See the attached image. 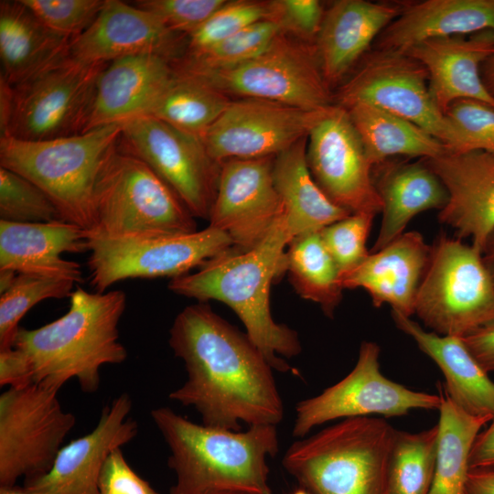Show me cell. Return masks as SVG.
I'll return each mask as SVG.
<instances>
[{
  "mask_svg": "<svg viewBox=\"0 0 494 494\" xmlns=\"http://www.w3.org/2000/svg\"><path fill=\"white\" fill-rule=\"evenodd\" d=\"M168 343L187 371L186 381L168 396L194 408L202 424L241 431L242 424L277 425L284 419L274 369L246 333L207 303L177 315Z\"/></svg>",
  "mask_w": 494,
  "mask_h": 494,
  "instance_id": "obj_1",
  "label": "cell"
},
{
  "mask_svg": "<svg viewBox=\"0 0 494 494\" xmlns=\"http://www.w3.org/2000/svg\"><path fill=\"white\" fill-rule=\"evenodd\" d=\"M291 241L284 214L252 248L232 247L195 273L170 279L167 285L171 292L198 302L216 300L227 305L271 367L280 373L296 371L284 358L295 357L302 350L297 332L276 323L270 309L271 285L286 271L285 248Z\"/></svg>",
  "mask_w": 494,
  "mask_h": 494,
  "instance_id": "obj_2",
  "label": "cell"
},
{
  "mask_svg": "<svg viewBox=\"0 0 494 494\" xmlns=\"http://www.w3.org/2000/svg\"><path fill=\"white\" fill-rule=\"evenodd\" d=\"M126 303L122 290L99 293L77 287L62 317L34 329L20 328L13 347L24 353L32 383L59 390L76 379L83 392H95L102 367L127 359L118 329Z\"/></svg>",
  "mask_w": 494,
  "mask_h": 494,
  "instance_id": "obj_3",
  "label": "cell"
},
{
  "mask_svg": "<svg viewBox=\"0 0 494 494\" xmlns=\"http://www.w3.org/2000/svg\"><path fill=\"white\" fill-rule=\"evenodd\" d=\"M169 448L176 482L169 494H206L222 489L272 494L267 458L279 451L276 425L231 431L198 424L169 407L151 411Z\"/></svg>",
  "mask_w": 494,
  "mask_h": 494,
  "instance_id": "obj_4",
  "label": "cell"
},
{
  "mask_svg": "<svg viewBox=\"0 0 494 494\" xmlns=\"http://www.w3.org/2000/svg\"><path fill=\"white\" fill-rule=\"evenodd\" d=\"M396 429L384 419H342L285 451L282 466L311 494H387Z\"/></svg>",
  "mask_w": 494,
  "mask_h": 494,
  "instance_id": "obj_5",
  "label": "cell"
},
{
  "mask_svg": "<svg viewBox=\"0 0 494 494\" xmlns=\"http://www.w3.org/2000/svg\"><path fill=\"white\" fill-rule=\"evenodd\" d=\"M123 124L41 141L0 137V166L25 177L56 206L61 220L92 227L93 191L101 167L117 145Z\"/></svg>",
  "mask_w": 494,
  "mask_h": 494,
  "instance_id": "obj_6",
  "label": "cell"
},
{
  "mask_svg": "<svg viewBox=\"0 0 494 494\" xmlns=\"http://www.w3.org/2000/svg\"><path fill=\"white\" fill-rule=\"evenodd\" d=\"M195 219L162 178L117 143L98 175L92 227L85 234L124 237L188 233L198 231Z\"/></svg>",
  "mask_w": 494,
  "mask_h": 494,
  "instance_id": "obj_7",
  "label": "cell"
},
{
  "mask_svg": "<svg viewBox=\"0 0 494 494\" xmlns=\"http://www.w3.org/2000/svg\"><path fill=\"white\" fill-rule=\"evenodd\" d=\"M414 313L442 336L463 338L494 325V283L481 252L440 234L431 246Z\"/></svg>",
  "mask_w": 494,
  "mask_h": 494,
  "instance_id": "obj_8",
  "label": "cell"
},
{
  "mask_svg": "<svg viewBox=\"0 0 494 494\" xmlns=\"http://www.w3.org/2000/svg\"><path fill=\"white\" fill-rule=\"evenodd\" d=\"M85 236L90 284L99 293L126 279L179 277L233 247L228 234L210 226L188 233Z\"/></svg>",
  "mask_w": 494,
  "mask_h": 494,
  "instance_id": "obj_9",
  "label": "cell"
},
{
  "mask_svg": "<svg viewBox=\"0 0 494 494\" xmlns=\"http://www.w3.org/2000/svg\"><path fill=\"white\" fill-rule=\"evenodd\" d=\"M182 74L199 79L230 98L259 99L306 111L324 110L334 103V94L323 78L315 44L285 33H280L261 54L242 64Z\"/></svg>",
  "mask_w": 494,
  "mask_h": 494,
  "instance_id": "obj_10",
  "label": "cell"
},
{
  "mask_svg": "<svg viewBox=\"0 0 494 494\" xmlns=\"http://www.w3.org/2000/svg\"><path fill=\"white\" fill-rule=\"evenodd\" d=\"M46 383L7 388L0 395V487L48 473L76 418Z\"/></svg>",
  "mask_w": 494,
  "mask_h": 494,
  "instance_id": "obj_11",
  "label": "cell"
},
{
  "mask_svg": "<svg viewBox=\"0 0 494 494\" xmlns=\"http://www.w3.org/2000/svg\"><path fill=\"white\" fill-rule=\"evenodd\" d=\"M334 103L346 109L356 103L379 107L416 124L450 152L459 151L456 129L432 100L426 69L406 53L382 49L369 53L339 86Z\"/></svg>",
  "mask_w": 494,
  "mask_h": 494,
  "instance_id": "obj_12",
  "label": "cell"
},
{
  "mask_svg": "<svg viewBox=\"0 0 494 494\" xmlns=\"http://www.w3.org/2000/svg\"><path fill=\"white\" fill-rule=\"evenodd\" d=\"M107 64H87L70 56L12 86V112L3 136L41 141L84 133L98 79Z\"/></svg>",
  "mask_w": 494,
  "mask_h": 494,
  "instance_id": "obj_13",
  "label": "cell"
},
{
  "mask_svg": "<svg viewBox=\"0 0 494 494\" xmlns=\"http://www.w3.org/2000/svg\"><path fill=\"white\" fill-rule=\"evenodd\" d=\"M381 349L363 341L353 370L320 394L295 404L292 435L305 437L312 429L337 419L382 415L398 417L412 410H439L443 395L411 390L381 371Z\"/></svg>",
  "mask_w": 494,
  "mask_h": 494,
  "instance_id": "obj_14",
  "label": "cell"
},
{
  "mask_svg": "<svg viewBox=\"0 0 494 494\" xmlns=\"http://www.w3.org/2000/svg\"><path fill=\"white\" fill-rule=\"evenodd\" d=\"M118 145L145 162L195 218L209 220L220 164L209 156L199 136L141 115L123 124Z\"/></svg>",
  "mask_w": 494,
  "mask_h": 494,
  "instance_id": "obj_15",
  "label": "cell"
},
{
  "mask_svg": "<svg viewBox=\"0 0 494 494\" xmlns=\"http://www.w3.org/2000/svg\"><path fill=\"white\" fill-rule=\"evenodd\" d=\"M306 160L313 178L336 205L376 216L382 201L372 179V165L347 109L326 108L307 134Z\"/></svg>",
  "mask_w": 494,
  "mask_h": 494,
  "instance_id": "obj_16",
  "label": "cell"
},
{
  "mask_svg": "<svg viewBox=\"0 0 494 494\" xmlns=\"http://www.w3.org/2000/svg\"><path fill=\"white\" fill-rule=\"evenodd\" d=\"M324 110L232 99L200 139L209 156L220 164L231 158L276 156L306 137Z\"/></svg>",
  "mask_w": 494,
  "mask_h": 494,
  "instance_id": "obj_17",
  "label": "cell"
},
{
  "mask_svg": "<svg viewBox=\"0 0 494 494\" xmlns=\"http://www.w3.org/2000/svg\"><path fill=\"white\" fill-rule=\"evenodd\" d=\"M274 157L231 158L220 163L208 221L228 234L236 249L258 244L285 214L274 183Z\"/></svg>",
  "mask_w": 494,
  "mask_h": 494,
  "instance_id": "obj_18",
  "label": "cell"
},
{
  "mask_svg": "<svg viewBox=\"0 0 494 494\" xmlns=\"http://www.w3.org/2000/svg\"><path fill=\"white\" fill-rule=\"evenodd\" d=\"M187 38L134 4L105 0L91 27L71 40L70 56L87 64H107L137 55L174 61L185 53Z\"/></svg>",
  "mask_w": 494,
  "mask_h": 494,
  "instance_id": "obj_19",
  "label": "cell"
},
{
  "mask_svg": "<svg viewBox=\"0 0 494 494\" xmlns=\"http://www.w3.org/2000/svg\"><path fill=\"white\" fill-rule=\"evenodd\" d=\"M132 400L121 393L104 406L96 426L59 450L45 475L25 487L47 494H99V478L109 456L135 438L137 423L129 417Z\"/></svg>",
  "mask_w": 494,
  "mask_h": 494,
  "instance_id": "obj_20",
  "label": "cell"
},
{
  "mask_svg": "<svg viewBox=\"0 0 494 494\" xmlns=\"http://www.w3.org/2000/svg\"><path fill=\"white\" fill-rule=\"evenodd\" d=\"M423 160L449 195L439 220L454 228L458 239L471 238L472 245L481 252L494 229V152L447 151Z\"/></svg>",
  "mask_w": 494,
  "mask_h": 494,
  "instance_id": "obj_21",
  "label": "cell"
},
{
  "mask_svg": "<svg viewBox=\"0 0 494 494\" xmlns=\"http://www.w3.org/2000/svg\"><path fill=\"white\" fill-rule=\"evenodd\" d=\"M494 50V31L485 30L467 36H452L424 40L406 54L424 66L428 88L438 110L460 99H473L494 107V100L485 89L480 67Z\"/></svg>",
  "mask_w": 494,
  "mask_h": 494,
  "instance_id": "obj_22",
  "label": "cell"
},
{
  "mask_svg": "<svg viewBox=\"0 0 494 494\" xmlns=\"http://www.w3.org/2000/svg\"><path fill=\"white\" fill-rule=\"evenodd\" d=\"M431 246L417 231L403 232L378 252L370 253L340 278L343 289L364 288L374 306L389 304L394 312L414 314L417 292L429 264Z\"/></svg>",
  "mask_w": 494,
  "mask_h": 494,
  "instance_id": "obj_23",
  "label": "cell"
},
{
  "mask_svg": "<svg viewBox=\"0 0 494 494\" xmlns=\"http://www.w3.org/2000/svg\"><path fill=\"white\" fill-rule=\"evenodd\" d=\"M174 76L172 61L156 55L109 62L98 79L85 132L146 115Z\"/></svg>",
  "mask_w": 494,
  "mask_h": 494,
  "instance_id": "obj_24",
  "label": "cell"
},
{
  "mask_svg": "<svg viewBox=\"0 0 494 494\" xmlns=\"http://www.w3.org/2000/svg\"><path fill=\"white\" fill-rule=\"evenodd\" d=\"M402 7L365 0H338L325 10L315 41L323 78L331 89L363 58Z\"/></svg>",
  "mask_w": 494,
  "mask_h": 494,
  "instance_id": "obj_25",
  "label": "cell"
},
{
  "mask_svg": "<svg viewBox=\"0 0 494 494\" xmlns=\"http://www.w3.org/2000/svg\"><path fill=\"white\" fill-rule=\"evenodd\" d=\"M65 252H88L85 230L61 220L50 222L0 220V271L60 276L82 282L81 265Z\"/></svg>",
  "mask_w": 494,
  "mask_h": 494,
  "instance_id": "obj_26",
  "label": "cell"
},
{
  "mask_svg": "<svg viewBox=\"0 0 494 494\" xmlns=\"http://www.w3.org/2000/svg\"><path fill=\"white\" fill-rule=\"evenodd\" d=\"M494 31V0H425L403 5L376 49L406 52L430 38Z\"/></svg>",
  "mask_w": 494,
  "mask_h": 494,
  "instance_id": "obj_27",
  "label": "cell"
},
{
  "mask_svg": "<svg viewBox=\"0 0 494 494\" xmlns=\"http://www.w3.org/2000/svg\"><path fill=\"white\" fill-rule=\"evenodd\" d=\"M70 42L43 25L21 0L0 2V77L11 86L70 57Z\"/></svg>",
  "mask_w": 494,
  "mask_h": 494,
  "instance_id": "obj_28",
  "label": "cell"
},
{
  "mask_svg": "<svg viewBox=\"0 0 494 494\" xmlns=\"http://www.w3.org/2000/svg\"><path fill=\"white\" fill-rule=\"evenodd\" d=\"M397 328L440 368L446 395L467 413L490 421L494 413V382L459 337L425 331L417 322L392 311Z\"/></svg>",
  "mask_w": 494,
  "mask_h": 494,
  "instance_id": "obj_29",
  "label": "cell"
},
{
  "mask_svg": "<svg viewBox=\"0 0 494 494\" xmlns=\"http://www.w3.org/2000/svg\"><path fill=\"white\" fill-rule=\"evenodd\" d=\"M378 171L373 182L383 204L382 221L372 252L400 237L415 215L431 209L441 210L449 199L446 187L423 159L385 164Z\"/></svg>",
  "mask_w": 494,
  "mask_h": 494,
  "instance_id": "obj_30",
  "label": "cell"
},
{
  "mask_svg": "<svg viewBox=\"0 0 494 494\" xmlns=\"http://www.w3.org/2000/svg\"><path fill=\"white\" fill-rule=\"evenodd\" d=\"M307 136L274 157L273 177L292 240L319 232L352 213L332 202L317 184L306 160Z\"/></svg>",
  "mask_w": 494,
  "mask_h": 494,
  "instance_id": "obj_31",
  "label": "cell"
},
{
  "mask_svg": "<svg viewBox=\"0 0 494 494\" xmlns=\"http://www.w3.org/2000/svg\"><path fill=\"white\" fill-rule=\"evenodd\" d=\"M347 111L372 166L392 156L427 159L449 151L416 124L379 107L356 103Z\"/></svg>",
  "mask_w": 494,
  "mask_h": 494,
  "instance_id": "obj_32",
  "label": "cell"
},
{
  "mask_svg": "<svg viewBox=\"0 0 494 494\" xmlns=\"http://www.w3.org/2000/svg\"><path fill=\"white\" fill-rule=\"evenodd\" d=\"M438 411L435 469L429 494H463L474 441L489 420L467 413L446 395Z\"/></svg>",
  "mask_w": 494,
  "mask_h": 494,
  "instance_id": "obj_33",
  "label": "cell"
},
{
  "mask_svg": "<svg viewBox=\"0 0 494 494\" xmlns=\"http://www.w3.org/2000/svg\"><path fill=\"white\" fill-rule=\"evenodd\" d=\"M231 100L204 81L175 70L146 115L200 138Z\"/></svg>",
  "mask_w": 494,
  "mask_h": 494,
  "instance_id": "obj_34",
  "label": "cell"
},
{
  "mask_svg": "<svg viewBox=\"0 0 494 494\" xmlns=\"http://www.w3.org/2000/svg\"><path fill=\"white\" fill-rule=\"evenodd\" d=\"M286 252L289 280L300 297L318 304L332 317L342 299L340 272L319 232L294 238Z\"/></svg>",
  "mask_w": 494,
  "mask_h": 494,
  "instance_id": "obj_35",
  "label": "cell"
},
{
  "mask_svg": "<svg viewBox=\"0 0 494 494\" xmlns=\"http://www.w3.org/2000/svg\"><path fill=\"white\" fill-rule=\"evenodd\" d=\"M437 424L418 433L396 430L387 494H429L435 469Z\"/></svg>",
  "mask_w": 494,
  "mask_h": 494,
  "instance_id": "obj_36",
  "label": "cell"
},
{
  "mask_svg": "<svg viewBox=\"0 0 494 494\" xmlns=\"http://www.w3.org/2000/svg\"><path fill=\"white\" fill-rule=\"evenodd\" d=\"M77 284L71 279L38 274H16L0 295V349L13 347L22 317L46 299L70 297Z\"/></svg>",
  "mask_w": 494,
  "mask_h": 494,
  "instance_id": "obj_37",
  "label": "cell"
},
{
  "mask_svg": "<svg viewBox=\"0 0 494 494\" xmlns=\"http://www.w3.org/2000/svg\"><path fill=\"white\" fill-rule=\"evenodd\" d=\"M280 33L277 24L263 20L198 55L182 56L172 65L176 71L188 74L235 67L264 51Z\"/></svg>",
  "mask_w": 494,
  "mask_h": 494,
  "instance_id": "obj_38",
  "label": "cell"
},
{
  "mask_svg": "<svg viewBox=\"0 0 494 494\" xmlns=\"http://www.w3.org/2000/svg\"><path fill=\"white\" fill-rule=\"evenodd\" d=\"M263 20H269L268 1H226L199 29L188 37L183 56L198 55Z\"/></svg>",
  "mask_w": 494,
  "mask_h": 494,
  "instance_id": "obj_39",
  "label": "cell"
},
{
  "mask_svg": "<svg viewBox=\"0 0 494 494\" xmlns=\"http://www.w3.org/2000/svg\"><path fill=\"white\" fill-rule=\"evenodd\" d=\"M60 220L48 197L33 182L0 166V220L12 222H50Z\"/></svg>",
  "mask_w": 494,
  "mask_h": 494,
  "instance_id": "obj_40",
  "label": "cell"
},
{
  "mask_svg": "<svg viewBox=\"0 0 494 494\" xmlns=\"http://www.w3.org/2000/svg\"><path fill=\"white\" fill-rule=\"evenodd\" d=\"M374 217L368 213H354L319 231L340 272V278L359 266L370 254L366 242Z\"/></svg>",
  "mask_w": 494,
  "mask_h": 494,
  "instance_id": "obj_41",
  "label": "cell"
},
{
  "mask_svg": "<svg viewBox=\"0 0 494 494\" xmlns=\"http://www.w3.org/2000/svg\"><path fill=\"white\" fill-rule=\"evenodd\" d=\"M51 31L74 39L86 31L105 0H21Z\"/></svg>",
  "mask_w": 494,
  "mask_h": 494,
  "instance_id": "obj_42",
  "label": "cell"
},
{
  "mask_svg": "<svg viewBox=\"0 0 494 494\" xmlns=\"http://www.w3.org/2000/svg\"><path fill=\"white\" fill-rule=\"evenodd\" d=\"M445 116L456 129L460 147L457 153L472 150L494 152V107L473 99L453 102Z\"/></svg>",
  "mask_w": 494,
  "mask_h": 494,
  "instance_id": "obj_43",
  "label": "cell"
},
{
  "mask_svg": "<svg viewBox=\"0 0 494 494\" xmlns=\"http://www.w3.org/2000/svg\"><path fill=\"white\" fill-rule=\"evenodd\" d=\"M227 0H139L133 4L156 16L171 31L188 37Z\"/></svg>",
  "mask_w": 494,
  "mask_h": 494,
  "instance_id": "obj_44",
  "label": "cell"
},
{
  "mask_svg": "<svg viewBox=\"0 0 494 494\" xmlns=\"http://www.w3.org/2000/svg\"><path fill=\"white\" fill-rule=\"evenodd\" d=\"M269 20L277 24L282 33L315 44L325 9L317 0L268 1Z\"/></svg>",
  "mask_w": 494,
  "mask_h": 494,
  "instance_id": "obj_45",
  "label": "cell"
},
{
  "mask_svg": "<svg viewBox=\"0 0 494 494\" xmlns=\"http://www.w3.org/2000/svg\"><path fill=\"white\" fill-rule=\"evenodd\" d=\"M99 494H159L126 461L122 448L107 458L99 478Z\"/></svg>",
  "mask_w": 494,
  "mask_h": 494,
  "instance_id": "obj_46",
  "label": "cell"
},
{
  "mask_svg": "<svg viewBox=\"0 0 494 494\" xmlns=\"http://www.w3.org/2000/svg\"><path fill=\"white\" fill-rule=\"evenodd\" d=\"M32 383L27 360L15 347L0 349V385L22 387Z\"/></svg>",
  "mask_w": 494,
  "mask_h": 494,
  "instance_id": "obj_47",
  "label": "cell"
},
{
  "mask_svg": "<svg viewBox=\"0 0 494 494\" xmlns=\"http://www.w3.org/2000/svg\"><path fill=\"white\" fill-rule=\"evenodd\" d=\"M486 372L494 371V325L461 338Z\"/></svg>",
  "mask_w": 494,
  "mask_h": 494,
  "instance_id": "obj_48",
  "label": "cell"
},
{
  "mask_svg": "<svg viewBox=\"0 0 494 494\" xmlns=\"http://www.w3.org/2000/svg\"><path fill=\"white\" fill-rule=\"evenodd\" d=\"M489 427L480 432L469 456V469L494 467V413Z\"/></svg>",
  "mask_w": 494,
  "mask_h": 494,
  "instance_id": "obj_49",
  "label": "cell"
},
{
  "mask_svg": "<svg viewBox=\"0 0 494 494\" xmlns=\"http://www.w3.org/2000/svg\"><path fill=\"white\" fill-rule=\"evenodd\" d=\"M463 494H494V467L469 469Z\"/></svg>",
  "mask_w": 494,
  "mask_h": 494,
  "instance_id": "obj_50",
  "label": "cell"
},
{
  "mask_svg": "<svg viewBox=\"0 0 494 494\" xmlns=\"http://www.w3.org/2000/svg\"><path fill=\"white\" fill-rule=\"evenodd\" d=\"M13 103V87L0 77V134L3 136L9 124Z\"/></svg>",
  "mask_w": 494,
  "mask_h": 494,
  "instance_id": "obj_51",
  "label": "cell"
},
{
  "mask_svg": "<svg viewBox=\"0 0 494 494\" xmlns=\"http://www.w3.org/2000/svg\"><path fill=\"white\" fill-rule=\"evenodd\" d=\"M480 77L485 89L494 100V50L481 64Z\"/></svg>",
  "mask_w": 494,
  "mask_h": 494,
  "instance_id": "obj_52",
  "label": "cell"
},
{
  "mask_svg": "<svg viewBox=\"0 0 494 494\" xmlns=\"http://www.w3.org/2000/svg\"><path fill=\"white\" fill-rule=\"evenodd\" d=\"M483 263L494 283V229L488 236L481 251Z\"/></svg>",
  "mask_w": 494,
  "mask_h": 494,
  "instance_id": "obj_53",
  "label": "cell"
},
{
  "mask_svg": "<svg viewBox=\"0 0 494 494\" xmlns=\"http://www.w3.org/2000/svg\"><path fill=\"white\" fill-rule=\"evenodd\" d=\"M0 494H47L27 487L8 486L0 487Z\"/></svg>",
  "mask_w": 494,
  "mask_h": 494,
  "instance_id": "obj_54",
  "label": "cell"
},
{
  "mask_svg": "<svg viewBox=\"0 0 494 494\" xmlns=\"http://www.w3.org/2000/svg\"><path fill=\"white\" fill-rule=\"evenodd\" d=\"M206 494H250V493L242 492V491L217 489V490L209 491Z\"/></svg>",
  "mask_w": 494,
  "mask_h": 494,
  "instance_id": "obj_55",
  "label": "cell"
},
{
  "mask_svg": "<svg viewBox=\"0 0 494 494\" xmlns=\"http://www.w3.org/2000/svg\"><path fill=\"white\" fill-rule=\"evenodd\" d=\"M289 494H311V493L302 488H298L293 490L292 492H290Z\"/></svg>",
  "mask_w": 494,
  "mask_h": 494,
  "instance_id": "obj_56",
  "label": "cell"
}]
</instances>
